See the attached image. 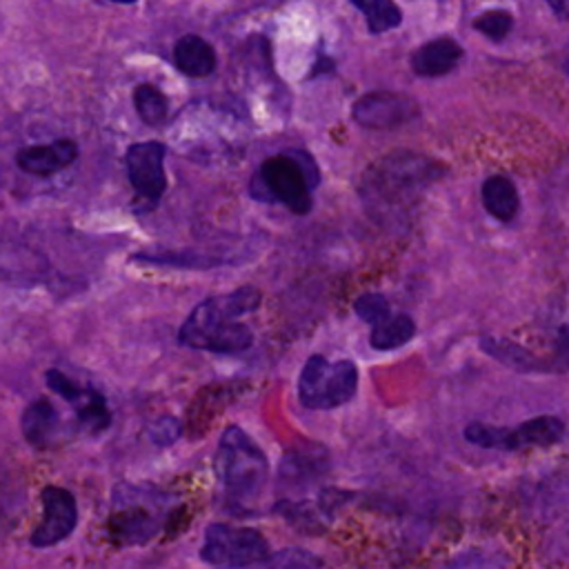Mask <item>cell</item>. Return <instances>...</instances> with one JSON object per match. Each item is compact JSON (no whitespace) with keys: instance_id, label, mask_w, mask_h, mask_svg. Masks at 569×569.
<instances>
[{"instance_id":"cell-15","label":"cell","mask_w":569,"mask_h":569,"mask_svg":"<svg viewBox=\"0 0 569 569\" xmlns=\"http://www.w3.org/2000/svg\"><path fill=\"white\" fill-rule=\"evenodd\" d=\"M176 67L189 78H204L216 69V51L200 36H182L173 47Z\"/></svg>"},{"instance_id":"cell-24","label":"cell","mask_w":569,"mask_h":569,"mask_svg":"<svg viewBox=\"0 0 569 569\" xmlns=\"http://www.w3.org/2000/svg\"><path fill=\"white\" fill-rule=\"evenodd\" d=\"M353 311L358 313L360 320L373 325L380 318H385L389 313V302L382 293H362L356 302H353Z\"/></svg>"},{"instance_id":"cell-16","label":"cell","mask_w":569,"mask_h":569,"mask_svg":"<svg viewBox=\"0 0 569 569\" xmlns=\"http://www.w3.org/2000/svg\"><path fill=\"white\" fill-rule=\"evenodd\" d=\"M58 411L56 407L44 400V398H38L33 400L31 405L24 407L22 411V436L29 445L33 447H44L51 442L53 433L58 431Z\"/></svg>"},{"instance_id":"cell-19","label":"cell","mask_w":569,"mask_h":569,"mask_svg":"<svg viewBox=\"0 0 569 569\" xmlns=\"http://www.w3.org/2000/svg\"><path fill=\"white\" fill-rule=\"evenodd\" d=\"M480 347H482V351H487L491 358H496L498 362H502L509 369H516V371L547 369V365H542L531 351H527L525 347H520L516 342H509L505 338L482 336L480 338Z\"/></svg>"},{"instance_id":"cell-11","label":"cell","mask_w":569,"mask_h":569,"mask_svg":"<svg viewBox=\"0 0 569 569\" xmlns=\"http://www.w3.org/2000/svg\"><path fill=\"white\" fill-rule=\"evenodd\" d=\"M78 525V505L71 491L62 487L42 489V520L31 533L33 547H53L69 538Z\"/></svg>"},{"instance_id":"cell-13","label":"cell","mask_w":569,"mask_h":569,"mask_svg":"<svg viewBox=\"0 0 569 569\" xmlns=\"http://www.w3.org/2000/svg\"><path fill=\"white\" fill-rule=\"evenodd\" d=\"M76 158H78V144L73 140L60 138V140H53L51 144L22 147L16 153V164L29 176H51L73 164Z\"/></svg>"},{"instance_id":"cell-23","label":"cell","mask_w":569,"mask_h":569,"mask_svg":"<svg viewBox=\"0 0 569 569\" xmlns=\"http://www.w3.org/2000/svg\"><path fill=\"white\" fill-rule=\"evenodd\" d=\"M473 27L487 36L489 40L498 42L502 38H507V33L511 31L513 27V16L505 9H491V11H485L480 13L476 20H473Z\"/></svg>"},{"instance_id":"cell-18","label":"cell","mask_w":569,"mask_h":569,"mask_svg":"<svg viewBox=\"0 0 569 569\" xmlns=\"http://www.w3.org/2000/svg\"><path fill=\"white\" fill-rule=\"evenodd\" d=\"M416 336V322L407 313H387L371 325L369 342L378 351H391L407 345Z\"/></svg>"},{"instance_id":"cell-27","label":"cell","mask_w":569,"mask_h":569,"mask_svg":"<svg viewBox=\"0 0 569 569\" xmlns=\"http://www.w3.org/2000/svg\"><path fill=\"white\" fill-rule=\"evenodd\" d=\"M556 369H569V325L560 327L556 340Z\"/></svg>"},{"instance_id":"cell-4","label":"cell","mask_w":569,"mask_h":569,"mask_svg":"<svg viewBox=\"0 0 569 569\" xmlns=\"http://www.w3.org/2000/svg\"><path fill=\"white\" fill-rule=\"evenodd\" d=\"M216 471L222 487V498L233 509L242 511L262 493L269 478V460L247 431L231 425L220 436Z\"/></svg>"},{"instance_id":"cell-6","label":"cell","mask_w":569,"mask_h":569,"mask_svg":"<svg viewBox=\"0 0 569 569\" xmlns=\"http://www.w3.org/2000/svg\"><path fill=\"white\" fill-rule=\"evenodd\" d=\"M269 556V542L260 531L224 522H213L207 527L200 549V558L218 567L264 565Z\"/></svg>"},{"instance_id":"cell-2","label":"cell","mask_w":569,"mask_h":569,"mask_svg":"<svg viewBox=\"0 0 569 569\" xmlns=\"http://www.w3.org/2000/svg\"><path fill=\"white\" fill-rule=\"evenodd\" d=\"M442 173L445 167L422 153L396 151L369 169L362 180V200L373 213H407L411 202Z\"/></svg>"},{"instance_id":"cell-14","label":"cell","mask_w":569,"mask_h":569,"mask_svg":"<svg viewBox=\"0 0 569 569\" xmlns=\"http://www.w3.org/2000/svg\"><path fill=\"white\" fill-rule=\"evenodd\" d=\"M462 47L453 38L440 36L420 44L411 53V69L420 78H438L456 69L462 60Z\"/></svg>"},{"instance_id":"cell-21","label":"cell","mask_w":569,"mask_h":569,"mask_svg":"<svg viewBox=\"0 0 569 569\" xmlns=\"http://www.w3.org/2000/svg\"><path fill=\"white\" fill-rule=\"evenodd\" d=\"M351 4L362 11L371 33L389 31L402 22V13L393 0H351Z\"/></svg>"},{"instance_id":"cell-10","label":"cell","mask_w":569,"mask_h":569,"mask_svg":"<svg viewBox=\"0 0 569 569\" xmlns=\"http://www.w3.org/2000/svg\"><path fill=\"white\" fill-rule=\"evenodd\" d=\"M418 102L405 93L371 91L353 102L351 116L365 129H396L418 118Z\"/></svg>"},{"instance_id":"cell-3","label":"cell","mask_w":569,"mask_h":569,"mask_svg":"<svg viewBox=\"0 0 569 569\" xmlns=\"http://www.w3.org/2000/svg\"><path fill=\"white\" fill-rule=\"evenodd\" d=\"M320 182L316 160L302 149H289L267 158L253 173L249 191L256 200L280 202L289 211L305 216L313 207L311 191Z\"/></svg>"},{"instance_id":"cell-22","label":"cell","mask_w":569,"mask_h":569,"mask_svg":"<svg viewBox=\"0 0 569 569\" xmlns=\"http://www.w3.org/2000/svg\"><path fill=\"white\" fill-rule=\"evenodd\" d=\"M136 260L149 262V264H173V267H187V269H211L220 264V258H209V256H198V253H138Z\"/></svg>"},{"instance_id":"cell-17","label":"cell","mask_w":569,"mask_h":569,"mask_svg":"<svg viewBox=\"0 0 569 569\" xmlns=\"http://www.w3.org/2000/svg\"><path fill=\"white\" fill-rule=\"evenodd\" d=\"M480 198H482L485 209L493 218H498L500 222L513 220L516 213H518V207H520V198H518L516 184L509 178H505V176H489L482 182Z\"/></svg>"},{"instance_id":"cell-1","label":"cell","mask_w":569,"mask_h":569,"mask_svg":"<svg viewBox=\"0 0 569 569\" xmlns=\"http://www.w3.org/2000/svg\"><path fill=\"white\" fill-rule=\"evenodd\" d=\"M260 291L251 284L213 296L193 307L178 331V342L189 349L211 351L220 356L240 353L251 347L253 333L238 318L260 307Z\"/></svg>"},{"instance_id":"cell-12","label":"cell","mask_w":569,"mask_h":569,"mask_svg":"<svg viewBox=\"0 0 569 569\" xmlns=\"http://www.w3.org/2000/svg\"><path fill=\"white\" fill-rule=\"evenodd\" d=\"M44 382L51 391H56L62 400H67L73 407L82 427H89L91 431H102L109 427L111 413L104 396L98 389L82 387L80 382H76L73 378L58 369H49Z\"/></svg>"},{"instance_id":"cell-9","label":"cell","mask_w":569,"mask_h":569,"mask_svg":"<svg viewBox=\"0 0 569 569\" xmlns=\"http://www.w3.org/2000/svg\"><path fill=\"white\" fill-rule=\"evenodd\" d=\"M167 147L156 140L136 142L127 149V176L144 209H153L167 191Z\"/></svg>"},{"instance_id":"cell-25","label":"cell","mask_w":569,"mask_h":569,"mask_svg":"<svg viewBox=\"0 0 569 569\" xmlns=\"http://www.w3.org/2000/svg\"><path fill=\"white\" fill-rule=\"evenodd\" d=\"M182 436V422L176 416H160L149 427V438L158 447H169Z\"/></svg>"},{"instance_id":"cell-29","label":"cell","mask_w":569,"mask_h":569,"mask_svg":"<svg viewBox=\"0 0 569 569\" xmlns=\"http://www.w3.org/2000/svg\"><path fill=\"white\" fill-rule=\"evenodd\" d=\"M113 2H120V4H131V2H136V0H113Z\"/></svg>"},{"instance_id":"cell-26","label":"cell","mask_w":569,"mask_h":569,"mask_svg":"<svg viewBox=\"0 0 569 569\" xmlns=\"http://www.w3.org/2000/svg\"><path fill=\"white\" fill-rule=\"evenodd\" d=\"M264 565H287V567H291V565H296V567H318V565H322L318 558H313L311 553H307V551H302V549H284V551H280L278 556H269L267 560H264Z\"/></svg>"},{"instance_id":"cell-8","label":"cell","mask_w":569,"mask_h":569,"mask_svg":"<svg viewBox=\"0 0 569 569\" xmlns=\"http://www.w3.org/2000/svg\"><path fill=\"white\" fill-rule=\"evenodd\" d=\"M138 487L122 485L113 493L109 533L116 545H142L153 538L162 525V511L142 502Z\"/></svg>"},{"instance_id":"cell-7","label":"cell","mask_w":569,"mask_h":569,"mask_svg":"<svg viewBox=\"0 0 569 569\" xmlns=\"http://www.w3.org/2000/svg\"><path fill=\"white\" fill-rule=\"evenodd\" d=\"M565 436V422L556 416H536L520 422L516 429L489 427L482 422H469L465 438L478 447L516 451L525 447H547Z\"/></svg>"},{"instance_id":"cell-20","label":"cell","mask_w":569,"mask_h":569,"mask_svg":"<svg viewBox=\"0 0 569 569\" xmlns=\"http://www.w3.org/2000/svg\"><path fill=\"white\" fill-rule=\"evenodd\" d=\"M133 104L140 120L149 127H160L167 120L169 102L164 93L153 84H138L133 91Z\"/></svg>"},{"instance_id":"cell-5","label":"cell","mask_w":569,"mask_h":569,"mask_svg":"<svg viewBox=\"0 0 569 569\" xmlns=\"http://www.w3.org/2000/svg\"><path fill=\"white\" fill-rule=\"evenodd\" d=\"M358 389V369L351 360L311 356L298 378V400L307 409H336L347 405Z\"/></svg>"},{"instance_id":"cell-28","label":"cell","mask_w":569,"mask_h":569,"mask_svg":"<svg viewBox=\"0 0 569 569\" xmlns=\"http://www.w3.org/2000/svg\"><path fill=\"white\" fill-rule=\"evenodd\" d=\"M547 4L551 7V11L562 18V20H569V0H547Z\"/></svg>"}]
</instances>
